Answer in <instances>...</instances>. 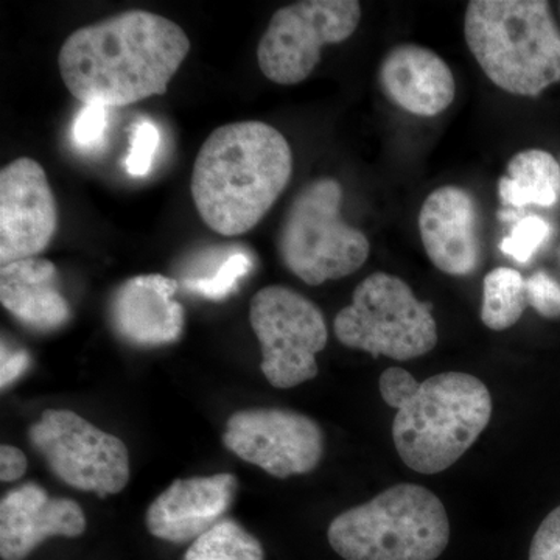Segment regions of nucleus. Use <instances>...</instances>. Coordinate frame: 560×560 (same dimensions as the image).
<instances>
[{
  "instance_id": "obj_11",
  "label": "nucleus",
  "mask_w": 560,
  "mask_h": 560,
  "mask_svg": "<svg viewBox=\"0 0 560 560\" xmlns=\"http://www.w3.org/2000/svg\"><path fill=\"white\" fill-rule=\"evenodd\" d=\"M223 442L238 458L285 480L311 474L324 455V433L308 416L283 408H254L228 419Z\"/></svg>"
},
{
  "instance_id": "obj_18",
  "label": "nucleus",
  "mask_w": 560,
  "mask_h": 560,
  "mask_svg": "<svg viewBox=\"0 0 560 560\" xmlns=\"http://www.w3.org/2000/svg\"><path fill=\"white\" fill-rule=\"evenodd\" d=\"M0 302L22 326L40 334L61 329L72 318L57 267L40 257L2 265Z\"/></svg>"
},
{
  "instance_id": "obj_15",
  "label": "nucleus",
  "mask_w": 560,
  "mask_h": 560,
  "mask_svg": "<svg viewBox=\"0 0 560 560\" xmlns=\"http://www.w3.org/2000/svg\"><path fill=\"white\" fill-rule=\"evenodd\" d=\"M178 290V280L162 275L125 280L110 298V326L136 348L173 345L184 330V308L175 300Z\"/></svg>"
},
{
  "instance_id": "obj_2",
  "label": "nucleus",
  "mask_w": 560,
  "mask_h": 560,
  "mask_svg": "<svg viewBox=\"0 0 560 560\" xmlns=\"http://www.w3.org/2000/svg\"><path fill=\"white\" fill-rule=\"evenodd\" d=\"M293 175L289 140L259 120L234 121L210 132L191 173L201 220L224 237L246 234L270 212Z\"/></svg>"
},
{
  "instance_id": "obj_9",
  "label": "nucleus",
  "mask_w": 560,
  "mask_h": 560,
  "mask_svg": "<svg viewBox=\"0 0 560 560\" xmlns=\"http://www.w3.org/2000/svg\"><path fill=\"white\" fill-rule=\"evenodd\" d=\"M28 440L70 488L105 499L121 492L130 481V453L124 441L77 412L44 411L28 430Z\"/></svg>"
},
{
  "instance_id": "obj_16",
  "label": "nucleus",
  "mask_w": 560,
  "mask_h": 560,
  "mask_svg": "<svg viewBox=\"0 0 560 560\" xmlns=\"http://www.w3.org/2000/svg\"><path fill=\"white\" fill-rule=\"evenodd\" d=\"M235 490L237 478L232 474L173 481L171 488L150 504L145 514L147 529L156 539L171 544L195 541L223 521Z\"/></svg>"
},
{
  "instance_id": "obj_12",
  "label": "nucleus",
  "mask_w": 560,
  "mask_h": 560,
  "mask_svg": "<svg viewBox=\"0 0 560 560\" xmlns=\"http://www.w3.org/2000/svg\"><path fill=\"white\" fill-rule=\"evenodd\" d=\"M58 230V205L43 165L18 158L0 171V264L44 253Z\"/></svg>"
},
{
  "instance_id": "obj_10",
  "label": "nucleus",
  "mask_w": 560,
  "mask_h": 560,
  "mask_svg": "<svg viewBox=\"0 0 560 560\" xmlns=\"http://www.w3.org/2000/svg\"><path fill=\"white\" fill-rule=\"evenodd\" d=\"M357 0H304L272 14L257 47L261 73L280 86H293L312 75L320 51L349 39L359 28Z\"/></svg>"
},
{
  "instance_id": "obj_24",
  "label": "nucleus",
  "mask_w": 560,
  "mask_h": 560,
  "mask_svg": "<svg viewBox=\"0 0 560 560\" xmlns=\"http://www.w3.org/2000/svg\"><path fill=\"white\" fill-rule=\"evenodd\" d=\"M160 147V131L150 120H142L132 128L130 154L127 158V171L142 178L151 171L154 153Z\"/></svg>"
},
{
  "instance_id": "obj_25",
  "label": "nucleus",
  "mask_w": 560,
  "mask_h": 560,
  "mask_svg": "<svg viewBox=\"0 0 560 560\" xmlns=\"http://www.w3.org/2000/svg\"><path fill=\"white\" fill-rule=\"evenodd\" d=\"M528 304L540 316L548 319L560 318V283L547 271H536L526 279Z\"/></svg>"
},
{
  "instance_id": "obj_3",
  "label": "nucleus",
  "mask_w": 560,
  "mask_h": 560,
  "mask_svg": "<svg viewBox=\"0 0 560 560\" xmlns=\"http://www.w3.org/2000/svg\"><path fill=\"white\" fill-rule=\"evenodd\" d=\"M378 388L397 410L393 440L400 459L422 475L452 467L492 419L488 386L466 372H442L418 382L404 368H389Z\"/></svg>"
},
{
  "instance_id": "obj_17",
  "label": "nucleus",
  "mask_w": 560,
  "mask_h": 560,
  "mask_svg": "<svg viewBox=\"0 0 560 560\" xmlns=\"http://www.w3.org/2000/svg\"><path fill=\"white\" fill-rule=\"evenodd\" d=\"M378 81L386 97L407 113L434 117L455 101L456 81L436 51L400 44L383 58Z\"/></svg>"
},
{
  "instance_id": "obj_1",
  "label": "nucleus",
  "mask_w": 560,
  "mask_h": 560,
  "mask_svg": "<svg viewBox=\"0 0 560 560\" xmlns=\"http://www.w3.org/2000/svg\"><path fill=\"white\" fill-rule=\"evenodd\" d=\"M189 51V36L176 22L128 10L69 35L58 68L84 106L117 108L164 95Z\"/></svg>"
},
{
  "instance_id": "obj_19",
  "label": "nucleus",
  "mask_w": 560,
  "mask_h": 560,
  "mask_svg": "<svg viewBox=\"0 0 560 560\" xmlns=\"http://www.w3.org/2000/svg\"><path fill=\"white\" fill-rule=\"evenodd\" d=\"M501 201L510 208H552L560 198V165L551 153L525 150L508 164L499 183Z\"/></svg>"
},
{
  "instance_id": "obj_6",
  "label": "nucleus",
  "mask_w": 560,
  "mask_h": 560,
  "mask_svg": "<svg viewBox=\"0 0 560 560\" xmlns=\"http://www.w3.org/2000/svg\"><path fill=\"white\" fill-rule=\"evenodd\" d=\"M342 187L319 178L302 187L280 226V260L307 285L348 278L366 264V235L341 217Z\"/></svg>"
},
{
  "instance_id": "obj_5",
  "label": "nucleus",
  "mask_w": 560,
  "mask_h": 560,
  "mask_svg": "<svg viewBox=\"0 0 560 560\" xmlns=\"http://www.w3.org/2000/svg\"><path fill=\"white\" fill-rule=\"evenodd\" d=\"M327 539L345 560H436L451 522L436 493L400 482L334 518Z\"/></svg>"
},
{
  "instance_id": "obj_27",
  "label": "nucleus",
  "mask_w": 560,
  "mask_h": 560,
  "mask_svg": "<svg viewBox=\"0 0 560 560\" xmlns=\"http://www.w3.org/2000/svg\"><path fill=\"white\" fill-rule=\"evenodd\" d=\"M529 560H560V506L544 518L534 534Z\"/></svg>"
},
{
  "instance_id": "obj_8",
  "label": "nucleus",
  "mask_w": 560,
  "mask_h": 560,
  "mask_svg": "<svg viewBox=\"0 0 560 560\" xmlns=\"http://www.w3.org/2000/svg\"><path fill=\"white\" fill-rule=\"evenodd\" d=\"M249 320L260 342V370L271 386L290 389L318 375L316 355L329 341L318 305L287 287H265L250 301Z\"/></svg>"
},
{
  "instance_id": "obj_28",
  "label": "nucleus",
  "mask_w": 560,
  "mask_h": 560,
  "mask_svg": "<svg viewBox=\"0 0 560 560\" xmlns=\"http://www.w3.org/2000/svg\"><path fill=\"white\" fill-rule=\"evenodd\" d=\"M2 364H0V385L2 389L18 381L31 366V355L25 350L11 348L2 342Z\"/></svg>"
},
{
  "instance_id": "obj_13",
  "label": "nucleus",
  "mask_w": 560,
  "mask_h": 560,
  "mask_svg": "<svg viewBox=\"0 0 560 560\" xmlns=\"http://www.w3.org/2000/svg\"><path fill=\"white\" fill-rule=\"evenodd\" d=\"M419 234L431 264L445 275L469 276L480 267V209L469 190L431 191L419 212Z\"/></svg>"
},
{
  "instance_id": "obj_22",
  "label": "nucleus",
  "mask_w": 560,
  "mask_h": 560,
  "mask_svg": "<svg viewBox=\"0 0 560 560\" xmlns=\"http://www.w3.org/2000/svg\"><path fill=\"white\" fill-rule=\"evenodd\" d=\"M253 254L246 253L245 249H232L219 265L213 267V270L198 278L183 279L180 285L189 293L206 300L223 301L238 289L242 280L253 271Z\"/></svg>"
},
{
  "instance_id": "obj_7",
  "label": "nucleus",
  "mask_w": 560,
  "mask_h": 560,
  "mask_svg": "<svg viewBox=\"0 0 560 560\" xmlns=\"http://www.w3.org/2000/svg\"><path fill=\"white\" fill-rule=\"evenodd\" d=\"M335 337L349 349L374 359H418L438 345L430 302H422L405 280L374 272L353 291L352 302L334 320Z\"/></svg>"
},
{
  "instance_id": "obj_14",
  "label": "nucleus",
  "mask_w": 560,
  "mask_h": 560,
  "mask_svg": "<svg viewBox=\"0 0 560 560\" xmlns=\"http://www.w3.org/2000/svg\"><path fill=\"white\" fill-rule=\"evenodd\" d=\"M86 515L77 501L51 499L36 482H25L0 501V558L25 560L50 537H80Z\"/></svg>"
},
{
  "instance_id": "obj_29",
  "label": "nucleus",
  "mask_w": 560,
  "mask_h": 560,
  "mask_svg": "<svg viewBox=\"0 0 560 560\" xmlns=\"http://www.w3.org/2000/svg\"><path fill=\"white\" fill-rule=\"evenodd\" d=\"M27 456L13 445L0 447V480L11 482L20 480L27 471Z\"/></svg>"
},
{
  "instance_id": "obj_4",
  "label": "nucleus",
  "mask_w": 560,
  "mask_h": 560,
  "mask_svg": "<svg viewBox=\"0 0 560 560\" xmlns=\"http://www.w3.org/2000/svg\"><path fill=\"white\" fill-rule=\"evenodd\" d=\"M464 35L500 90L537 97L560 81V32L544 0H471Z\"/></svg>"
},
{
  "instance_id": "obj_26",
  "label": "nucleus",
  "mask_w": 560,
  "mask_h": 560,
  "mask_svg": "<svg viewBox=\"0 0 560 560\" xmlns=\"http://www.w3.org/2000/svg\"><path fill=\"white\" fill-rule=\"evenodd\" d=\"M108 108L103 106H84L77 116L72 128V139L83 150H95L105 142L108 128Z\"/></svg>"
},
{
  "instance_id": "obj_23",
  "label": "nucleus",
  "mask_w": 560,
  "mask_h": 560,
  "mask_svg": "<svg viewBox=\"0 0 560 560\" xmlns=\"http://www.w3.org/2000/svg\"><path fill=\"white\" fill-rule=\"evenodd\" d=\"M551 224L541 217H525L515 221L511 234L501 242L500 249L518 264H528L551 237Z\"/></svg>"
},
{
  "instance_id": "obj_21",
  "label": "nucleus",
  "mask_w": 560,
  "mask_h": 560,
  "mask_svg": "<svg viewBox=\"0 0 560 560\" xmlns=\"http://www.w3.org/2000/svg\"><path fill=\"white\" fill-rule=\"evenodd\" d=\"M183 560H265V551L241 523L223 518L191 541Z\"/></svg>"
},
{
  "instance_id": "obj_20",
  "label": "nucleus",
  "mask_w": 560,
  "mask_h": 560,
  "mask_svg": "<svg viewBox=\"0 0 560 560\" xmlns=\"http://www.w3.org/2000/svg\"><path fill=\"white\" fill-rule=\"evenodd\" d=\"M526 280L512 268H495L482 280L481 320L490 330L503 331L521 320L528 307Z\"/></svg>"
}]
</instances>
